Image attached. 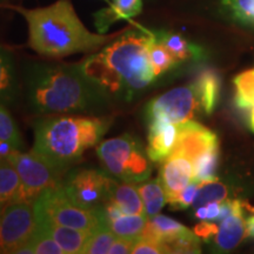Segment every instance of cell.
<instances>
[{"label": "cell", "instance_id": "obj_31", "mask_svg": "<svg viewBox=\"0 0 254 254\" xmlns=\"http://www.w3.org/2000/svg\"><path fill=\"white\" fill-rule=\"evenodd\" d=\"M0 140L7 142L15 150H20L24 145L17 124L2 104H0Z\"/></svg>", "mask_w": 254, "mask_h": 254}, {"label": "cell", "instance_id": "obj_5", "mask_svg": "<svg viewBox=\"0 0 254 254\" xmlns=\"http://www.w3.org/2000/svg\"><path fill=\"white\" fill-rule=\"evenodd\" d=\"M97 155L105 172L123 182L144 183L152 173L153 161L147 151L129 134L100 142L97 146Z\"/></svg>", "mask_w": 254, "mask_h": 254}, {"label": "cell", "instance_id": "obj_2", "mask_svg": "<svg viewBox=\"0 0 254 254\" xmlns=\"http://www.w3.org/2000/svg\"><path fill=\"white\" fill-rule=\"evenodd\" d=\"M26 99L37 114L100 113L111 98L79 65L34 64L25 75Z\"/></svg>", "mask_w": 254, "mask_h": 254}, {"label": "cell", "instance_id": "obj_16", "mask_svg": "<svg viewBox=\"0 0 254 254\" xmlns=\"http://www.w3.org/2000/svg\"><path fill=\"white\" fill-rule=\"evenodd\" d=\"M142 0H113L109 7L94 14V23L100 33H106L114 23L129 20L141 12Z\"/></svg>", "mask_w": 254, "mask_h": 254}, {"label": "cell", "instance_id": "obj_30", "mask_svg": "<svg viewBox=\"0 0 254 254\" xmlns=\"http://www.w3.org/2000/svg\"><path fill=\"white\" fill-rule=\"evenodd\" d=\"M117 236L106 225L98 228L91 234L88 240L82 247L81 254H106L112 246Z\"/></svg>", "mask_w": 254, "mask_h": 254}, {"label": "cell", "instance_id": "obj_32", "mask_svg": "<svg viewBox=\"0 0 254 254\" xmlns=\"http://www.w3.org/2000/svg\"><path fill=\"white\" fill-rule=\"evenodd\" d=\"M164 249L165 253H200V238L193 231H187Z\"/></svg>", "mask_w": 254, "mask_h": 254}, {"label": "cell", "instance_id": "obj_36", "mask_svg": "<svg viewBox=\"0 0 254 254\" xmlns=\"http://www.w3.org/2000/svg\"><path fill=\"white\" fill-rule=\"evenodd\" d=\"M219 225L215 221H201L196 225L193 232L202 240H211L213 239L218 232Z\"/></svg>", "mask_w": 254, "mask_h": 254}, {"label": "cell", "instance_id": "obj_3", "mask_svg": "<svg viewBox=\"0 0 254 254\" xmlns=\"http://www.w3.org/2000/svg\"><path fill=\"white\" fill-rule=\"evenodd\" d=\"M13 9L27 21L31 49L49 58L92 52L123 33H92L79 19L69 0H57L46 7Z\"/></svg>", "mask_w": 254, "mask_h": 254}, {"label": "cell", "instance_id": "obj_26", "mask_svg": "<svg viewBox=\"0 0 254 254\" xmlns=\"http://www.w3.org/2000/svg\"><path fill=\"white\" fill-rule=\"evenodd\" d=\"M148 56H150V62L155 78L172 68L178 63L167 47L155 38L154 33L152 36L150 44H148Z\"/></svg>", "mask_w": 254, "mask_h": 254}, {"label": "cell", "instance_id": "obj_8", "mask_svg": "<svg viewBox=\"0 0 254 254\" xmlns=\"http://www.w3.org/2000/svg\"><path fill=\"white\" fill-rule=\"evenodd\" d=\"M107 172L79 168L65 174L63 189L69 201L85 209H100L109 200L113 183Z\"/></svg>", "mask_w": 254, "mask_h": 254}, {"label": "cell", "instance_id": "obj_9", "mask_svg": "<svg viewBox=\"0 0 254 254\" xmlns=\"http://www.w3.org/2000/svg\"><path fill=\"white\" fill-rule=\"evenodd\" d=\"M38 231L34 201L13 200L4 205L1 217L0 253H17Z\"/></svg>", "mask_w": 254, "mask_h": 254}, {"label": "cell", "instance_id": "obj_27", "mask_svg": "<svg viewBox=\"0 0 254 254\" xmlns=\"http://www.w3.org/2000/svg\"><path fill=\"white\" fill-rule=\"evenodd\" d=\"M65 254L57 241L38 228L33 238L26 245L17 251V254Z\"/></svg>", "mask_w": 254, "mask_h": 254}, {"label": "cell", "instance_id": "obj_21", "mask_svg": "<svg viewBox=\"0 0 254 254\" xmlns=\"http://www.w3.org/2000/svg\"><path fill=\"white\" fill-rule=\"evenodd\" d=\"M236 105L245 111L249 117L250 127L254 132V68L244 71L234 78Z\"/></svg>", "mask_w": 254, "mask_h": 254}, {"label": "cell", "instance_id": "obj_12", "mask_svg": "<svg viewBox=\"0 0 254 254\" xmlns=\"http://www.w3.org/2000/svg\"><path fill=\"white\" fill-rule=\"evenodd\" d=\"M193 179L194 166L190 158L171 153L163 161L160 168V180L166 193L167 202L179 194Z\"/></svg>", "mask_w": 254, "mask_h": 254}, {"label": "cell", "instance_id": "obj_34", "mask_svg": "<svg viewBox=\"0 0 254 254\" xmlns=\"http://www.w3.org/2000/svg\"><path fill=\"white\" fill-rule=\"evenodd\" d=\"M199 185L200 183L195 182V180H192V182H190L179 194L174 196L173 199H171L170 201H168V204L172 206V208L174 209H185L189 207V206L193 205L196 192H198Z\"/></svg>", "mask_w": 254, "mask_h": 254}, {"label": "cell", "instance_id": "obj_15", "mask_svg": "<svg viewBox=\"0 0 254 254\" xmlns=\"http://www.w3.org/2000/svg\"><path fill=\"white\" fill-rule=\"evenodd\" d=\"M38 228L53 238L64 250L65 254L81 253L82 247L85 246L91 234L93 233L90 231L62 226V225L47 220L38 221Z\"/></svg>", "mask_w": 254, "mask_h": 254}, {"label": "cell", "instance_id": "obj_28", "mask_svg": "<svg viewBox=\"0 0 254 254\" xmlns=\"http://www.w3.org/2000/svg\"><path fill=\"white\" fill-rule=\"evenodd\" d=\"M228 195V190L226 185L215 178V179L207 180V182L200 183L198 192H196L195 199L193 201L194 208L200 206L207 205L213 201H224Z\"/></svg>", "mask_w": 254, "mask_h": 254}, {"label": "cell", "instance_id": "obj_41", "mask_svg": "<svg viewBox=\"0 0 254 254\" xmlns=\"http://www.w3.org/2000/svg\"><path fill=\"white\" fill-rule=\"evenodd\" d=\"M106 1H109V0H106Z\"/></svg>", "mask_w": 254, "mask_h": 254}, {"label": "cell", "instance_id": "obj_14", "mask_svg": "<svg viewBox=\"0 0 254 254\" xmlns=\"http://www.w3.org/2000/svg\"><path fill=\"white\" fill-rule=\"evenodd\" d=\"M244 204L233 213L220 221L213 238L215 246L221 251H231L246 239V219L244 218Z\"/></svg>", "mask_w": 254, "mask_h": 254}, {"label": "cell", "instance_id": "obj_6", "mask_svg": "<svg viewBox=\"0 0 254 254\" xmlns=\"http://www.w3.org/2000/svg\"><path fill=\"white\" fill-rule=\"evenodd\" d=\"M38 221L47 220L62 226L94 232L104 226L103 207L100 209H85L78 207L66 195L63 184L58 187L44 190L34 200Z\"/></svg>", "mask_w": 254, "mask_h": 254}, {"label": "cell", "instance_id": "obj_37", "mask_svg": "<svg viewBox=\"0 0 254 254\" xmlns=\"http://www.w3.org/2000/svg\"><path fill=\"white\" fill-rule=\"evenodd\" d=\"M136 238H123L117 237L112 246L110 247L107 254H127L131 253L133 245H134Z\"/></svg>", "mask_w": 254, "mask_h": 254}, {"label": "cell", "instance_id": "obj_1", "mask_svg": "<svg viewBox=\"0 0 254 254\" xmlns=\"http://www.w3.org/2000/svg\"><path fill=\"white\" fill-rule=\"evenodd\" d=\"M153 32L128 30L80 64L82 72L111 99L131 101L154 81L148 44Z\"/></svg>", "mask_w": 254, "mask_h": 254}, {"label": "cell", "instance_id": "obj_40", "mask_svg": "<svg viewBox=\"0 0 254 254\" xmlns=\"http://www.w3.org/2000/svg\"><path fill=\"white\" fill-rule=\"evenodd\" d=\"M4 205L2 202H0V236H1V217H2V208H4Z\"/></svg>", "mask_w": 254, "mask_h": 254}, {"label": "cell", "instance_id": "obj_24", "mask_svg": "<svg viewBox=\"0 0 254 254\" xmlns=\"http://www.w3.org/2000/svg\"><path fill=\"white\" fill-rule=\"evenodd\" d=\"M20 178L11 161L0 158V202L7 204L19 198L20 194Z\"/></svg>", "mask_w": 254, "mask_h": 254}, {"label": "cell", "instance_id": "obj_39", "mask_svg": "<svg viewBox=\"0 0 254 254\" xmlns=\"http://www.w3.org/2000/svg\"><path fill=\"white\" fill-rule=\"evenodd\" d=\"M246 238H254V213L246 219Z\"/></svg>", "mask_w": 254, "mask_h": 254}, {"label": "cell", "instance_id": "obj_29", "mask_svg": "<svg viewBox=\"0 0 254 254\" xmlns=\"http://www.w3.org/2000/svg\"><path fill=\"white\" fill-rule=\"evenodd\" d=\"M219 161V146L211 148L205 153L199 155L195 159L193 166H194V179L195 182L202 183L207 180L215 179Z\"/></svg>", "mask_w": 254, "mask_h": 254}, {"label": "cell", "instance_id": "obj_13", "mask_svg": "<svg viewBox=\"0 0 254 254\" xmlns=\"http://www.w3.org/2000/svg\"><path fill=\"white\" fill-rule=\"evenodd\" d=\"M179 136V124L152 122L148 127V157L153 163L164 161L172 153Z\"/></svg>", "mask_w": 254, "mask_h": 254}, {"label": "cell", "instance_id": "obj_17", "mask_svg": "<svg viewBox=\"0 0 254 254\" xmlns=\"http://www.w3.org/2000/svg\"><path fill=\"white\" fill-rule=\"evenodd\" d=\"M187 231H190L189 228H186L174 219L168 218L166 215L157 214L147 219V222H146L140 237L155 241V243H159L161 246L165 247V245L177 239L182 234L186 233Z\"/></svg>", "mask_w": 254, "mask_h": 254}, {"label": "cell", "instance_id": "obj_23", "mask_svg": "<svg viewBox=\"0 0 254 254\" xmlns=\"http://www.w3.org/2000/svg\"><path fill=\"white\" fill-rule=\"evenodd\" d=\"M155 38L167 47L178 63L186 62L190 58H195L201 55V49L190 44L189 40L178 33L172 32H155Z\"/></svg>", "mask_w": 254, "mask_h": 254}, {"label": "cell", "instance_id": "obj_7", "mask_svg": "<svg viewBox=\"0 0 254 254\" xmlns=\"http://www.w3.org/2000/svg\"><path fill=\"white\" fill-rule=\"evenodd\" d=\"M6 159L11 161L20 178L21 189L17 200L34 201L44 190L62 185L66 174L33 150L26 153L13 150Z\"/></svg>", "mask_w": 254, "mask_h": 254}, {"label": "cell", "instance_id": "obj_35", "mask_svg": "<svg viewBox=\"0 0 254 254\" xmlns=\"http://www.w3.org/2000/svg\"><path fill=\"white\" fill-rule=\"evenodd\" d=\"M133 254H160L165 253L164 247L155 241L145 239V238H136L134 245H133Z\"/></svg>", "mask_w": 254, "mask_h": 254}, {"label": "cell", "instance_id": "obj_4", "mask_svg": "<svg viewBox=\"0 0 254 254\" xmlns=\"http://www.w3.org/2000/svg\"><path fill=\"white\" fill-rule=\"evenodd\" d=\"M112 120L97 117L53 116L34 126L33 150L67 172L88 148L99 144Z\"/></svg>", "mask_w": 254, "mask_h": 254}, {"label": "cell", "instance_id": "obj_10", "mask_svg": "<svg viewBox=\"0 0 254 254\" xmlns=\"http://www.w3.org/2000/svg\"><path fill=\"white\" fill-rule=\"evenodd\" d=\"M201 109L194 84L177 87L155 98L146 107V117L150 123L166 122L183 124L193 120Z\"/></svg>", "mask_w": 254, "mask_h": 254}, {"label": "cell", "instance_id": "obj_33", "mask_svg": "<svg viewBox=\"0 0 254 254\" xmlns=\"http://www.w3.org/2000/svg\"><path fill=\"white\" fill-rule=\"evenodd\" d=\"M222 4L237 20L254 26V0H222Z\"/></svg>", "mask_w": 254, "mask_h": 254}, {"label": "cell", "instance_id": "obj_18", "mask_svg": "<svg viewBox=\"0 0 254 254\" xmlns=\"http://www.w3.org/2000/svg\"><path fill=\"white\" fill-rule=\"evenodd\" d=\"M107 202H112L123 213L144 214V202L134 183L113 180Z\"/></svg>", "mask_w": 254, "mask_h": 254}, {"label": "cell", "instance_id": "obj_11", "mask_svg": "<svg viewBox=\"0 0 254 254\" xmlns=\"http://www.w3.org/2000/svg\"><path fill=\"white\" fill-rule=\"evenodd\" d=\"M218 146L214 132L194 120H189L179 124V136L172 153L185 155L194 163L199 155Z\"/></svg>", "mask_w": 254, "mask_h": 254}, {"label": "cell", "instance_id": "obj_38", "mask_svg": "<svg viewBox=\"0 0 254 254\" xmlns=\"http://www.w3.org/2000/svg\"><path fill=\"white\" fill-rule=\"evenodd\" d=\"M206 208V220L205 221H215L219 218L220 214V207L221 202L220 201H213L209 202L207 205H204Z\"/></svg>", "mask_w": 254, "mask_h": 254}, {"label": "cell", "instance_id": "obj_25", "mask_svg": "<svg viewBox=\"0 0 254 254\" xmlns=\"http://www.w3.org/2000/svg\"><path fill=\"white\" fill-rule=\"evenodd\" d=\"M147 217L145 214H122L105 222L107 227L116 234L123 238H138L144 230Z\"/></svg>", "mask_w": 254, "mask_h": 254}, {"label": "cell", "instance_id": "obj_19", "mask_svg": "<svg viewBox=\"0 0 254 254\" xmlns=\"http://www.w3.org/2000/svg\"><path fill=\"white\" fill-rule=\"evenodd\" d=\"M20 93L14 59L11 53L0 46V104H14Z\"/></svg>", "mask_w": 254, "mask_h": 254}, {"label": "cell", "instance_id": "obj_20", "mask_svg": "<svg viewBox=\"0 0 254 254\" xmlns=\"http://www.w3.org/2000/svg\"><path fill=\"white\" fill-rule=\"evenodd\" d=\"M198 92L200 105L206 114H211L217 106L220 95V78L213 69H205L193 82Z\"/></svg>", "mask_w": 254, "mask_h": 254}, {"label": "cell", "instance_id": "obj_22", "mask_svg": "<svg viewBox=\"0 0 254 254\" xmlns=\"http://www.w3.org/2000/svg\"><path fill=\"white\" fill-rule=\"evenodd\" d=\"M136 187L144 202V214L146 217L152 218L159 214L167 202V196L160 178L139 184Z\"/></svg>", "mask_w": 254, "mask_h": 254}]
</instances>
